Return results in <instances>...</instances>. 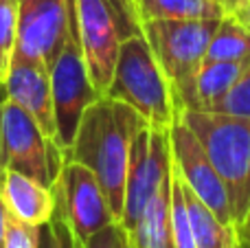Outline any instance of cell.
Returning a JSON list of instances; mask_svg holds the SVG:
<instances>
[{
	"label": "cell",
	"instance_id": "cell-1",
	"mask_svg": "<svg viewBox=\"0 0 250 248\" xmlns=\"http://www.w3.org/2000/svg\"><path fill=\"white\" fill-rule=\"evenodd\" d=\"M143 127H147V121L136 110L104 95L88 105L73 145L64 152V158L95 171L119 222L123 215L129 152Z\"/></svg>",
	"mask_w": 250,
	"mask_h": 248
},
{
	"label": "cell",
	"instance_id": "cell-2",
	"mask_svg": "<svg viewBox=\"0 0 250 248\" xmlns=\"http://www.w3.org/2000/svg\"><path fill=\"white\" fill-rule=\"evenodd\" d=\"M180 121L198 136L220 171L239 227L250 209V119L224 112L180 110Z\"/></svg>",
	"mask_w": 250,
	"mask_h": 248
},
{
	"label": "cell",
	"instance_id": "cell-3",
	"mask_svg": "<svg viewBox=\"0 0 250 248\" xmlns=\"http://www.w3.org/2000/svg\"><path fill=\"white\" fill-rule=\"evenodd\" d=\"M105 97L127 103L156 130H169L180 117L171 83L145 35H136L121 46Z\"/></svg>",
	"mask_w": 250,
	"mask_h": 248
},
{
	"label": "cell",
	"instance_id": "cell-4",
	"mask_svg": "<svg viewBox=\"0 0 250 248\" xmlns=\"http://www.w3.org/2000/svg\"><path fill=\"white\" fill-rule=\"evenodd\" d=\"M75 11L92 83L99 95H105L121 46L143 35L136 0H75Z\"/></svg>",
	"mask_w": 250,
	"mask_h": 248
},
{
	"label": "cell",
	"instance_id": "cell-5",
	"mask_svg": "<svg viewBox=\"0 0 250 248\" xmlns=\"http://www.w3.org/2000/svg\"><path fill=\"white\" fill-rule=\"evenodd\" d=\"M220 20H154L143 22L147 38L165 77L171 83L178 110L189 103L191 88L207 60L211 35Z\"/></svg>",
	"mask_w": 250,
	"mask_h": 248
},
{
	"label": "cell",
	"instance_id": "cell-6",
	"mask_svg": "<svg viewBox=\"0 0 250 248\" xmlns=\"http://www.w3.org/2000/svg\"><path fill=\"white\" fill-rule=\"evenodd\" d=\"M2 163L53 189L64 165V149L46 136L40 123L11 99L2 97Z\"/></svg>",
	"mask_w": 250,
	"mask_h": 248
},
{
	"label": "cell",
	"instance_id": "cell-7",
	"mask_svg": "<svg viewBox=\"0 0 250 248\" xmlns=\"http://www.w3.org/2000/svg\"><path fill=\"white\" fill-rule=\"evenodd\" d=\"M77 13V11H75ZM51 88H53V108H55V125H57V145L68 149L79 130L83 112L99 97L83 57L82 40H79L77 16L68 31L66 44L62 46L55 64L51 66Z\"/></svg>",
	"mask_w": 250,
	"mask_h": 248
},
{
	"label": "cell",
	"instance_id": "cell-8",
	"mask_svg": "<svg viewBox=\"0 0 250 248\" xmlns=\"http://www.w3.org/2000/svg\"><path fill=\"white\" fill-rule=\"evenodd\" d=\"M171 141L169 130L143 127L136 134L129 152L127 180H125V202L121 224L125 231H132L141 220L145 207L156 196L163 183L171 174Z\"/></svg>",
	"mask_w": 250,
	"mask_h": 248
},
{
	"label": "cell",
	"instance_id": "cell-9",
	"mask_svg": "<svg viewBox=\"0 0 250 248\" xmlns=\"http://www.w3.org/2000/svg\"><path fill=\"white\" fill-rule=\"evenodd\" d=\"M53 191H55V207L70 224L77 246L108 224L119 222L99 178L82 163L64 158Z\"/></svg>",
	"mask_w": 250,
	"mask_h": 248
},
{
	"label": "cell",
	"instance_id": "cell-10",
	"mask_svg": "<svg viewBox=\"0 0 250 248\" xmlns=\"http://www.w3.org/2000/svg\"><path fill=\"white\" fill-rule=\"evenodd\" d=\"M75 0H18V46L13 55L55 64L75 22Z\"/></svg>",
	"mask_w": 250,
	"mask_h": 248
},
{
	"label": "cell",
	"instance_id": "cell-11",
	"mask_svg": "<svg viewBox=\"0 0 250 248\" xmlns=\"http://www.w3.org/2000/svg\"><path fill=\"white\" fill-rule=\"evenodd\" d=\"M169 141H171V158L173 167L180 174L182 183L222 220V222L237 227L230 207V198L220 171L211 163L207 149L198 141V136L180 121L169 127Z\"/></svg>",
	"mask_w": 250,
	"mask_h": 248
},
{
	"label": "cell",
	"instance_id": "cell-12",
	"mask_svg": "<svg viewBox=\"0 0 250 248\" xmlns=\"http://www.w3.org/2000/svg\"><path fill=\"white\" fill-rule=\"evenodd\" d=\"M2 90L7 99H11L22 110H26L40 123V127L46 132V136H51L57 143L51 70H48L46 64L13 55L7 79L2 83Z\"/></svg>",
	"mask_w": 250,
	"mask_h": 248
},
{
	"label": "cell",
	"instance_id": "cell-13",
	"mask_svg": "<svg viewBox=\"0 0 250 248\" xmlns=\"http://www.w3.org/2000/svg\"><path fill=\"white\" fill-rule=\"evenodd\" d=\"M0 200L9 215L31 227H42L55 213V191L13 169H4Z\"/></svg>",
	"mask_w": 250,
	"mask_h": 248
},
{
	"label": "cell",
	"instance_id": "cell-14",
	"mask_svg": "<svg viewBox=\"0 0 250 248\" xmlns=\"http://www.w3.org/2000/svg\"><path fill=\"white\" fill-rule=\"evenodd\" d=\"M173 167V165H171ZM132 248H173L171 240V174L145 207L141 220L127 231Z\"/></svg>",
	"mask_w": 250,
	"mask_h": 248
},
{
	"label": "cell",
	"instance_id": "cell-15",
	"mask_svg": "<svg viewBox=\"0 0 250 248\" xmlns=\"http://www.w3.org/2000/svg\"><path fill=\"white\" fill-rule=\"evenodd\" d=\"M246 66L248 64H242V62H204L202 68L198 70V77L193 82L189 103L185 110L215 112L217 105L224 101L230 88L242 77Z\"/></svg>",
	"mask_w": 250,
	"mask_h": 248
},
{
	"label": "cell",
	"instance_id": "cell-16",
	"mask_svg": "<svg viewBox=\"0 0 250 248\" xmlns=\"http://www.w3.org/2000/svg\"><path fill=\"white\" fill-rule=\"evenodd\" d=\"M182 189H185L187 207H189L195 248H239L237 227H230V224L222 222L185 183H182Z\"/></svg>",
	"mask_w": 250,
	"mask_h": 248
},
{
	"label": "cell",
	"instance_id": "cell-17",
	"mask_svg": "<svg viewBox=\"0 0 250 248\" xmlns=\"http://www.w3.org/2000/svg\"><path fill=\"white\" fill-rule=\"evenodd\" d=\"M143 22L154 20H220L226 16L215 0H136Z\"/></svg>",
	"mask_w": 250,
	"mask_h": 248
},
{
	"label": "cell",
	"instance_id": "cell-18",
	"mask_svg": "<svg viewBox=\"0 0 250 248\" xmlns=\"http://www.w3.org/2000/svg\"><path fill=\"white\" fill-rule=\"evenodd\" d=\"M204 62H242L250 64V29L237 16L220 18L211 42L207 48Z\"/></svg>",
	"mask_w": 250,
	"mask_h": 248
},
{
	"label": "cell",
	"instance_id": "cell-19",
	"mask_svg": "<svg viewBox=\"0 0 250 248\" xmlns=\"http://www.w3.org/2000/svg\"><path fill=\"white\" fill-rule=\"evenodd\" d=\"M171 240L173 248H195L189 207H187L185 189H182V180L176 167H171Z\"/></svg>",
	"mask_w": 250,
	"mask_h": 248
},
{
	"label": "cell",
	"instance_id": "cell-20",
	"mask_svg": "<svg viewBox=\"0 0 250 248\" xmlns=\"http://www.w3.org/2000/svg\"><path fill=\"white\" fill-rule=\"evenodd\" d=\"M18 46V0H0V86Z\"/></svg>",
	"mask_w": 250,
	"mask_h": 248
},
{
	"label": "cell",
	"instance_id": "cell-21",
	"mask_svg": "<svg viewBox=\"0 0 250 248\" xmlns=\"http://www.w3.org/2000/svg\"><path fill=\"white\" fill-rule=\"evenodd\" d=\"M38 248H77L73 228L66 222L64 213L55 207V213L46 224L40 227V244Z\"/></svg>",
	"mask_w": 250,
	"mask_h": 248
},
{
	"label": "cell",
	"instance_id": "cell-22",
	"mask_svg": "<svg viewBox=\"0 0 250 248\" xmlns=\"http://www.w3.org/2000/svg\"><path fill=\"white\" fill-rule=\"evenodd\" d=\"M215 112L233 114V117H248L250 119V64L244 68L242 77L237 79L230 92L224 97Z\"/></svg>",
	"mask_w": 250,
	"mask_h": 248
},
{
	"label": "cell",
	"instance_id": "cell-23",
	"mask_svg": "<svg viewBox=\"0 0 250 248\" xmlns=\"http://www.w3.org/2000/svg\"><path fill=\"white\" fill-rule=\"evenodd\" d=\"M40 227L22 222L7 213V231H4V248H38Z\"/></svg>",
	"mask_w": 250,
	"mask_h": 248
},
{
	"label": "cell",
	"instance_id": "cell-24",
	"mask_svg": "<svg viewBox=\"0 0 250 248\" xmlns=\"http://www.w3.org/2000/svg\"><path fill=\"white\" fill-rule=\"evenodd\" d=\"M77 248H132V246H129V237H127V231L123 228V224L112 222L105 228L97 231L95 235H90Z\"/></svg>",
	"mask_w": 250,
	"mask_h": 248
},
{
	"label": "cell",
	"instance_id": "cell-25",
	"mask_svg": "<svg viewBox=\"0 0 250 248\" xmlns=\"http://www.w3.org/2000/svg\"><path fill=\"white\" fill-rule=\"evenodd\" d=\"M237 233H239V246L250 248V209H248L246 218L242 220V224L237 227Z\"/></svg>",
	"mask_w": 250,
	"mask_h": 248
},
{
	"label": "cell",
	"instance_id": "cell-26",
	"mask_svg": "<svg viewBox=\"0 0 250 248\" xmlns=\"http://www.w3.org/2000/svg\"><path fill=\"white\" fill-rule=\"evenodd\" d=\"M217 2L222 4V9H224V13H230V16H233V13H237L239 9H242L244 4L248 2V0H217Z\"/></svg>",
	"mask_w": 250,
	"mask_h": 248
},
{
	"label": "cell",
	"instance_id": "cell-27",
	"mask_svg": "<svg viewBox=\"0 0 250 248\" xmlns=\"http://www.w3.org/2000/svg\"><path fill=\"white\" fill-rule=\"evenodd\" d=\"M4 231H7V209L0 200V248H4Z\"/></svg>",
	"mask_w": 250,
	"mask_h": 248
},
{
	"label": "cell",
	"instance_id": "cell-28",
	"mask_svg": "<svg viewBox=\"0 0 250 248\" xmlns=\"http://www.w3.org/2000/svg\"><path fill=\"white\" fill-rule=\"evenodd\" d=\"M233 16H237V18H239V20H242V22H244V24H246V26H248V29H250V0H248V2H246V4H244V7H242V9H239V11H237V13H233Z\"/></svg>",
	"mask_w": 250,
	"mask_h": 248
},
{
	"label": "cell",
	"instance_id": "cell-29",
	"mask_svg": "<svg viewBox=\"0 0 250 248\" xmlns=\"http://www.w3.org/2000/svg\"><path fill=\"white\" fill-rule=\"evenodd\" d=\"M2 97H4V90H2ZM2 97H0V103H2ZM4 176V163H2V112H0V180Z\"/></svg>",
	"mask_w": 250,
	"mask_h": 248
},
{
	"label": "cell",
	"instance_id": "cell-30",
	"mask_svg": "<svg viewBox=\"0 0 250 248\" xmlns=\"http://www.w3.org/2000/svg\"><path fill=\"white\" fill-rule=\"evenodd\" d=\"M239 248H244V246H239Z\"/></svg>",
	"mask_w": 250,
	"mask_h": 248
},
{
	"label": "cell",
	"instance_id": "cell-31",
	"mask_svg": "<svg viewBox=\"0 0 250 248\" xmlns=\"http://www.w3.org/2000/svg\"><path fill=\"white\" fill-rule=\"evenodd\" d=\"M215 2H217V0H215Z\"/></svg>",
	"mask_w": 250,
	"mask_h": 248
}]
</instances>
